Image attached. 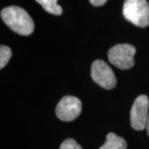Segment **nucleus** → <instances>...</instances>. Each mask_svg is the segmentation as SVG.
<instances>
[{"instance_id":"1","label":"nucleus","mask_w":149,"mask_h":149,"mask_svg":"<svg viewBox=\"0 0 149 149\" xmlns=\"http://www.w3.org/2000/svg\"><path fill=\"white\" fill-rule=\"evenodd\" d=\"M1 17L12 31L28 36L34 31V22L26 10L17 6L7 7L1 11Z\"/></svg>"},{"instance_id":"2","label":"nucleus","mask_w":149,"mask_h":149,"mask_svg":"<svg viewBox=\"0 0 149 149\" xmlns=\"http://www.w3.org/2000/svg\"><path fill=\"white\" fill-rule=\"evenodd\" d=\"M123 15L133 25L147 27L149 25V3L147 0H125Z\"/></svg>"},{"instance_id":"3","label":"nucleus","mask_w":149,"mask_h":149,"mask_svg":"<svg viewBox=\"0 0 149 149\" xmlns=\"http://www.w3.org/2000/svg\"><path fill=\"white\" fill-rule=\"evenodd\" d=\"M136 48L131 44H118L109 49L108 58L109 62L118 69H131L134 65Z\"/></svg>"},{"instance_id":"4","label":"nucleus","mask_w":149,"mask_h":149,"mask_svg":"<svg viewBox=\"0 0 149 149\" xmlns=\"http://www.w3.org/2000/svg\"><path fill=\"white\" fill-rule=\"evenodd\" d=\"M91 77L97 85L106 90L113 89L117 84L113 70L102 60H96L92 63Z\"/></svg>"},{"instance_id":"5","label":"nucleus","mask_w":149,"mask_h":149,"mask_svg":"<svg viewBox=\"0 0 149 149\" xmlns=\"http://www.w3.org/2000/svg\"><path fill=\"white\" fill-rule=\"evenodd\" d=\"M148 97L141 95L134 100L130 111V123L133 129L141 131L146 128L149 113Z\"/></svg>"},{"instance_id":"6","label":"nucleus","mask_w":149,"mask_h":149,"mask_svg":"<svg viewBox=\"0 0 149 149\" xmlns=\"http://www.w3.org/2000/svg\"><path fill=\"white\" fill-rule=\"evenodd\" d=\"M82 110V104L74 96L67 95L63 97L56 105V114L59 119L70 122L78 117Z\"/></svg>"},{"instance_id":"7","label":"nucleus","mask_w":149,"mask_h":149,"mask_svg":"<svg viewBox=\"0 0 149 149\" xmlns=\"http://www.w3.org/2000/svg\"><path fill=\"white\" fill-rule=\"evenodd\" d=\"M100 149H127V143L115 133H109L106 136L104 144Z\"/></svg>"},{"instance_id":"8","label":"nucleus","mask_w":149,"mask_h":149,"mask_svg":"<svg viewBox=\"0 0 149 149\" xmlns=\"http://www.w3.org/2000/svg\"><path fill=\"white\" fill-rule=\"evenodd\" d=\"M47 13L53 15H61L62 13L61 7L57 3L58 0H35Z\"/></svg>"},{"instance_id":"9","label":"nucleus","mask_w":149,"mask_h":149,"mask_svg":"<svg viewBox=\"0 0 149 149\" xmlns=\"http://www.w3.org/2000/svg\"><path fill=\"white\" fill-rule=\"evenodd\" d=\"M12 56V51L7 46L0 47V69H3L8 64Z\"/></svg>"},{"instance_id":"10","label":"nucleus","mask_w":149,"mask_h":149,"mask_svg":"<svg viewBox=\"0 0 149 149\" xmlns=\"http://www.w3.org/2000/svg\"><path fill=\"white\" fill-rule=\"evenodd\" d=\"M60 149H82L80 144L76 143V141L73 139H68L65 140L61 144Z\"/></svg>"},{"instance_id":"11","label":"nucleus","mask_w":149,"mask_h":149,"mask_svg":"<svg viewBox=\"0 0 149 149\" xmlns=\"http://www.w3.org/2000/svg\"><path fill=\"white\" fill-rule=\"evenodd\" d=\"M90 3L95 7H100L103 6L108 0H89Z\"/></svg>"},{"instance_id":"12","label":"nucleus","mask_w":149,"mask_h":149,"mask_svg":"<svg viewBox=\"0 0 149 149\" xmlns=\"http://www.w3.org/2000/svg\"><path fill=\"white\" fill-rule=\"evenodd\" d=\"M146 129H147L148 135L149 136V116H148V122H147V125H146Z\"/></svg>"}]
</instances>
